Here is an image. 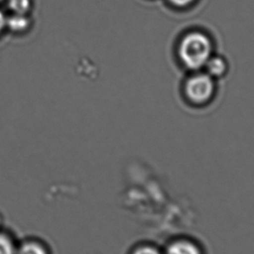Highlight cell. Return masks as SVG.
<instances>
[{"instance_id": "cell-1", "label": "cell", "mask_w": 254, "mask_h": 254, "mask_svg": "<svg viewBox=\"0 0 254 254\" xmlns=\"http://www.w3.org/2000/svg\"><path fill=\"white\" fill-rule=\"evenodd\" d=\"M179 55L186 67L194 71L199 70L204 68L212 57V41L203 32H189L180 42Z\"/></svg>"}, {"instance_id": "cell-2", "label": "cell", "mask_w": 254, "mask_h": 254, "mask_svg": "<svg viewBox=\"0 0 254 254\" xmlns=\"http://www.w3.org/2000/svg\"><path fill=\"white\" fill-rule=\"evenodd\" d=\"M215 91L214 78L206 72L190 76L185 85V92L190 102L203 105L212 99Z\"/></svg>"}, {"instance_id": "cell-3", "label": "cell", "mask_w": 254, "mask_h": 254, "mask_svg": "<svg viewBox=\"0 0 254 254\" xmlns=\"http://www.w3.org/2000/svg\"><path fill=\"white\" fill-rule=\"evenodd\" d=\"M31 26V18L28 14L11 13L6 17V28L13 33L20 34L26 32Z\"/></svg>"}, {"instance_id": "cell-4", "label": "cell", "mask_w": 254, "mask_h": 254, "mask_svg": "<svg viewBox=\"0 0 254 254\" xmlns=\"http://www.w3.org/2000/svg\"><path fill=\"white\" fill-rule=\"evenodd\" d=\"M204 68L205 72L210 75L212 78H218L226 74L227 71V63L222 57L213 56L209 59Z\"/></svg>"}, {"instance_id": "cell-5", "label": "cell", "mask_w": 254, "mask_h": 254, "mask_svg": "<svg viewBox=\"0 0 254 254\" xmlns=\"http://www.w3.org/2000/svg\"><path fill=\"white\" fill-rule=\"evenodd\" d=\"M166 254H201L198 247L187 240H180L170 245Z\"/></svg>"}, {"instance_id": "cell-6", "label": "cell", "mask_w": 254, "mask_h": 254, "mask_svg": "<svg viewBox=\"0 0 254 254\" xmlns=\"http://www.w3.org/2000/svg\"><path fill=\"white\" fill-rule=\"evenodd\" d=\"M11 13L28 14L32 6V0H6Z\"/></svg>"}, {"instance_id": "cell-7", "label": "cell", "mask_w": 254, "mask_h": 254, "mask_svg": "<svg viewBox=\"0 0 254 254\" xmlns=\"http://www.w3.org/2000/svg\"><path fill=\"white\" fill-rule=\"evenodd\" d=\"M18 254H47V253L39 244L31 242L24 244L18 250Z\"/></svg>"}, {"instance_id": "cell-8", "label": "cell", "mask_w": 254, "mask_h": 254, "mask_svg": "<svg viewBox=\"0 0 254 254\" xmlns=\"http://www.w3.org/2000/svg\"><path fill=\"white\" fill-rule=\"evenodd\" d=\"M0 254H15L11 240L3 234H0Z\"/></svg>"}, {"instance_id": "cell-9", "label": "cell", "mask_w": 254, "mask_h": 254, "mask_svg": "<svg viewBox=\"0 0 254 254\" xmlns=\"http://www.w3.org/2000/svg\"><path fill=\"white\" fill-rule=\"evenodd\" d=\"M171 4H173L176 7L183 8L190 5L194 3L196 0H168Z\"/></svg>"}, {"instance_id": "cell-10", "label": "cell", "mask_w": 254, "mask_h": 254, "mask_svg": "<svg viewBox=\"0 0 254 254\" xmlns=\"http://www.w3.org/2000/svg\"><path fill=\"white\" fill-rule=\"evenodd\" d=\"M133 254H160L158 250H156L152 247H141L138 250H136Z\"/></svg>"}, {"instance_id": "cell-11", "label": "cell", "mask_w": 254, "mask_h": 254, "mask_svg": "<svg viewBox=\"0 0 254 254\" xmlns=\"http://www.w3.org/2000/svg\"><path fill=\"white\" fill-rule=\"evenodd\" d=\"M6 15L0 10V34L6 29Z\"/></svg>"}, {"instance_id": "cell-12", "label": "cell", "mask_w": 254, "mask_h": 254, "mask_svg": "<svg viewBox=\"0 0 254 254\" xmlns=\"http://www.w3.org/2000/svg\"><path fill=\"white\" fill-rule=\"evenodd\" d=\"M2 1H4V0H0V2H2Z\"/></svg>"}]
</instances>
